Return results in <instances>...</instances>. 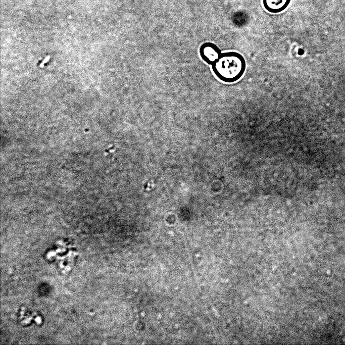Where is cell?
Instances as JSON below:
<instances>
[{
  "mask_svg": "<svg viewBox=\"0 0 345 345\" xmlns=\"http://www.w3.org/2000/svg\"><path fill=\"white\" fill-rule=\"evenodd\" d=\"M211 66L213 73L220 80L226 83H232L243 75L246 62L240 53L227 52L222 53Z\"/></svg>",
  "mask_w": 345,
  "mask_h": 345,
  "instance_id": "6da1fadb",
  "label": "cell"
},
{
  "mask_svg": "<svg viewBox=\"0 0 345 345\" xmlns=\"http://www.w3.org/2000/svg\"><path fill=\"white\" fill-rule=\"evenodd\" d=\"M199 52L202 60L210 65H212L222 54L219 47L211 42L203 43L200 47Z\"/></svg>",
  "mask_w": 345,
  "mask_h": 345,
  "instance_id": "7a4b0ae2",
  "label": "cell"
},
{
  "mask_svg": "<svg viewBox=\"0 0 345 345\" xmlns=\"http://www.w3.org/2000/svg\"><path fill=\"white\" fill-rule=\"evenodd\" d=\"M291 0H263V4L266 11L271 13L277 14L284 11Z\"/></svg>",
  "mask_w": 345,
  "mask_h": 345,
  "instance_id": "3957f363",
  "label": "cell"
}]
</instances>
